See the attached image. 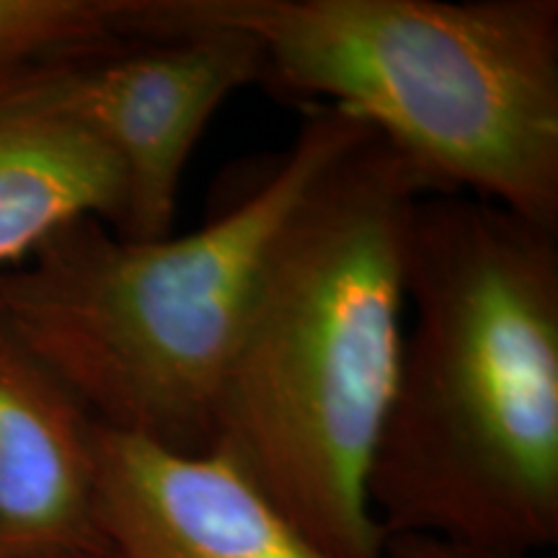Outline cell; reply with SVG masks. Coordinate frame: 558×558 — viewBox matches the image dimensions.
<instances>
[{
	"label": "cell",
	"instance_id": "1",
	"mask_svg": "<svg viewBox=\"0 0 558 558\" xmlns=\"http://www.w3.org/2000/svg\"><path fill=\"white\" fill-rule=\"evenodd\" d=\"M411 326L367 494L383 535L514 558L558 543V233L469 194H424Z\"/></svg>",
	"mask_w": 558,
	"mask_h": 558
},
{
	"label": "cell",
	"instance_id": "2",
	"mask_svg": "<svg viewBox=\"0 0 558 558\" xmlns=\"http://www.w3.org/2000/svg\"><path fill=\"white\" fill-rule=\"evenodd\" d=\"M424 194L445 192L375 132L341 153L271 243L215 403L213 450L329 558H386L367 478Z\"/></svg>",
	"mask_w": 558,
	"mask_h": 558
},
{
	"label": "cell",
	"instance_id": "3",
	"mask_svg": "<svg viewBox=\"0 0 558 558\" xmlns=\"http://www.w3.org/2000/svg\"><path fill=\"white\" fill-rule=\"evenodd\" d=\"M248 34L262 86L349 111L439 192L558 233V0H158V37Z\"/></svg>",
	"mask_w": 558,
	"mask_h": 558
},
{
	"label": "cell",
	"instance_id": "4",
	"mask_svg": "<svg viewBox=\"0 0 558 558\" xmlns=\"http://www.w3.org/2000/svg\"><path fill=\"white\" fill-rule=\"evenodd\" d=\"M288 150L199 230L130 241L99 218L47 235L0 269V313L104 429L209 452L215 403L271 243L311 184L367 124L311 104Z\"/></svg>",
	"mask_w": 558,
	"mask_h": 558
},
{
	"label": "cell",
	"instance_id": "5",
	"mask_svg": "<svg viewBox=\"0 0 558 558\" xmlns=\"http://www.w3.org/2000/svg\"><path fill=\"white\" fill-rule=\"evenodd\" d=\"M62 81L78 120L120 166L124 207L114 233L160 241L173 233L194 145L230 96L262 86L264 54L248 34L194 26L68 54Z\"/></svg>",
	"mask_w": 558,
	"mask_h": 558
},
{
	"label": "cell",
	"instance_id": "6",
	"mask_svg": "<svg viewBox=\"0 0 558 558\" xmlns=\"http://www.w3.org/2000/svg\"><path fill=\"white\" fill-rule=\"evenodd\" d=\"M96 512L114 558H329L220 452L104 427Z\"/></svg>",
	"mask_w": 558,
	"mask_h": 558
},
{
	"label": "cell",
	"instance_id": "7",
	"mask_svg": "<svg viewBox=\"0 0 558 558\" xmlns=\"http://www.w3.org/2000/svg\"><path fill=\"white\" fill-rule=\"evenodd\" d=\"M99 424L0 313V558L109 548Z\"/></svg>",
	"mask_w": 558,
	"mask_h": 558
},
{
	"label": "cell",
	"instance_id": "8",
	"mask_svg": "<svg viewBox=\"0 0 558 558\" xmlns=\"http://www.w3.org/2000/svg\"><path fill=\"white\" fill-rule=\"evenodd\" d=\"M65 58L0 65V269L70 220L122 222L120 166L68 104Z\"/></svg>",
	"mask_w": 558,
	"mask_h": 558
},
{
	"label": "cell",
	"instance_id": "9",
	"mask_svg": "<svg viewBox=\"0 0 558 558\" xmlns=\"http://www.w3.org/2000/svg\"><path fill=\"white\" fill-rule=\"evenodd\" d=\"M148 0H0V65L148 39Z\"/></svg>",
	"mask_w": 558,
	"mask_h": 558
},
{
	"label": "cell",
	"instance_id": "10",
	"mask_svg": "<svg viewBox=\"0 0 558 558\" xmlns=\"http://www.w3.org/2000/svg\"><path fill=\"white\" fill-rule=\"evenodd\" d=\"M386 558H514L497 550H484L458 543L427 538V535H396L386 541Z\"/></svg>",
	"mask_w": 558,
	"mask_h": 558
},
{
	"label": "cell",
	"instance_id": "11",
	"mask_svg": "<svg viewBox=\"0 0 558 558\" xmlns=\"http://www.w3.org/2000/svg\"><path fill=\"white\" fill-rule=\"evenodd\" d=\"M32 558H114L109 548L101 550H78V554H54V556H32Z\"/></svg>",
	"mask_w": 558,
	"mask_h": 558
}]
</instances>
